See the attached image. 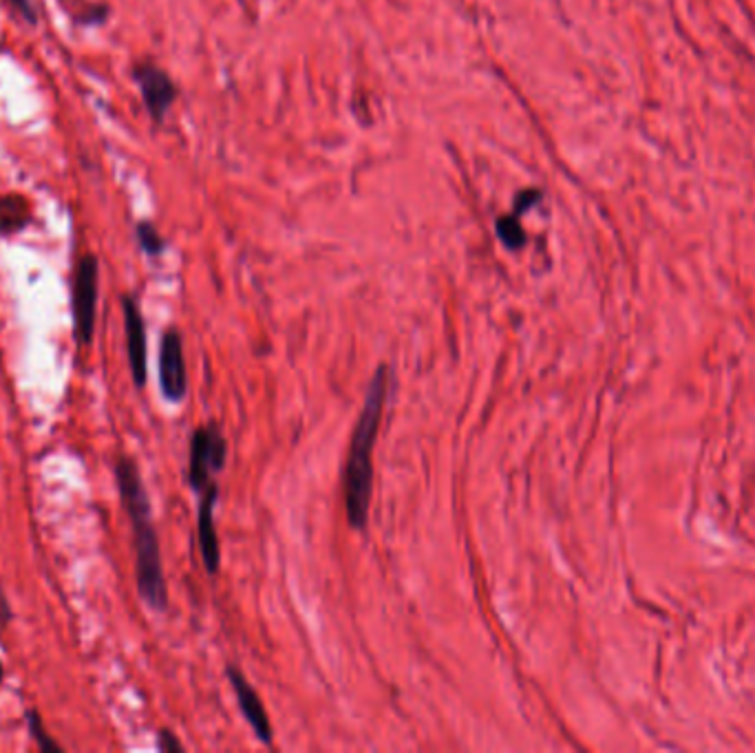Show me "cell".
<instances>
[{
    "instance_id": "obj_1",
    "label": "cell",
    "mask_w": 755,
    "mask_h": 753,
    "mask_svg": "<svg viewBox=\"0 0 755 753\" xmlns=\"http://www.w3.org/2000/svg\"><path fill=\"white\" fill-rule=\"evenodd\" d=\"M116 482H118L120 498L133 528L135 575H137L140 597L153 610L164 612L168 608V588H166V577L161 566L159 537L153 524L151 498L146 493L140 468L133 457H127V455L118 457Z\"/></svg>"
},
{
    "instance_id": "obj_13",
    "label": "cell",
    "mask_w": 755,
    "mask_h": 753,
    "mask_svg": "<svg viewBox=\"0 0 755 753\" xmlns=\"http://www.w3.org/2000/svg\"><path fill=\"white\" fill-rule=\"evenodd\" d=\"M135 235H137L140 248L148 256H159L166 250V241L161 239V235L157 232V228L151 222H140L135 228Z\"/></svg>"
},
{
    "instance_id": "obj_4",
    "label": "cell",
    "mask_w": 755,
    "mask_h": 753,
    "mask_svg": "<svg viewBox=\"0 0 755 753\" xmlns=\"http://www.w3.org/2000/svg\"><path fill=\"white\" fill-rule=\"evenodd\" d=\"M228 444L217 427H200L191 442V464H188V485L193 491H204L213 476L226 466Z\"/></svg>"
},
{
    "instance_id": "obj_6",
    "label": "cell",
    "mask_w": 755,
    "mask_h": 753,
    "mask_svg": "<svg viewBox=\"0 0 755 753\" xmlns=\"http://www.w3.org/2000/svg\"><path fill=\"white\" fill-rule=\"evenodd\" d=\"M159 390L168 403H181L188 394V371L183 360V343L177 330L161 336L159 347Z\"/></svg>"
},
{
    "instance_id": "obj_7",
    "label": "cell",
    "mask_w": 755,
    "mask_h": 753,
    "mask_svg": "<svg viewBox=\"0 0 755 753\" xmlns=\"http://www.w3.org/2000/svg\"><path fill=\"white\" fill-rule=\"evenodd\" d=\"M122 312H124L127 354H129L133 383L137 390H142L148 379V349H146V325H144V316L140 312L135 297L131 295L122 297Z\"/></svg>"
},
{
    "instance_id": "obj_11",
    "label": "cell",
    "mask_w": 755,
    "mask_h": 753,
    "mask_svg": "<svg viewBox=\"0 0 755 753\" xmlns=\"http://www.w3.org/2000/svg\"><path fill=\"white\" fill-rule=\"evenodd\" d=\"M495 232H498L500 241L504 243V248H508L513 252L522 250L528 243V235H526V230L522 226V217L515 215L513 211L508 215H504V217H498Z\"/></svg>"
},
{
    "instance_id": "obj_5",
    "label": "cell",
    "mask_w": 755,
    "mask_h": 753,
    "mask_svg": "<svg viewBox=\"0 0 755 753\" xmlns=\"http://www.w3.org/2000/svg\"><path fill=\"white\" fill-rule=\"evenodd\" d=\"M133 77L140 86L144 107L148 111V116L153 118L155 124H161L164 118L168 116L170 107L175 105L179 91L177 84L172 82V77L157 64L153 62H140L133 69Z\"/></svg>"
},
{
    "instance_id": "obj_10",
    "label": "cell",
    "mask_w": 755,
    "mask_h": 753,
    "mask_svg": "<svg viewBox=\"0 0 755 753\" xmlns=\"http://www.w3.org/2000/svg\"><path fill=\"white\" fill-rule=\"evenodd\" d=\"M32 224V206L19 195H0V237H14Z\"/></svg>"
},
{
    "instance_id": "obj_8",
    "label": "cell",
    "mask_w": 755,
    "mask_h": 753,
    "mask_svg": "<svg viewBox=\"0 0 755 753\" xmlns=\"http://www.w3.org/2000/svg\"><path fill=\"white\" fill-rule=\"evenodd\" d=\"M219 498V487L211 482L202 491V502H200V515H197V535H200V550L204 566L208 575H217L221 569V550H219V535L215 526V504Z\"/></svg>"
},
{
    "instance_id": "obj_14",
    "label": "cell",
    "mask_w": 755,
    "mask_h": 753,
    "mask_svg": "<svg viewBox=\"0 0 755 753\" xmlns=\"http://www.w3.org/2000/svg\"><path fill=\"white\" fill-rule=\"evenodd\" d=\"M541 195H543V193L539 191V188H524V191L517 193V198H515L513 213L519 215V217H524L530 208H535V206L541 202Z\"/></svg>"
},
{
    "instance_id": "obj_3",
    "label": "cell",
    "mask_w": 755,
    "mask_h": 753,
    "mask_svg": "<svg viewBox=\"0 0 755 753\" xmlns=\"http://www.w3.org/2000/svg\"><path fill=\"white\" fill-rule=\"evenodd\" d=\"M98 295H100V263L96 254H84L77 261L73 286H71V312L75 325V338L82 345H91L96 332L98 316Z\"/></svg>"
},
{
    "instance_id": "obj_17",
    "label": "cell",
    "mask_w": 755,
    "mask_h": 753,
    "mask_svg": "<svg viewBox=\"0 0 755 753\" xmlns=\"http://www.w3.org/2000/svg\"><path fill=\"white\" fill-rule=\"evenodd\" d=\"M10 3H12L29 23H36V14H34V10H32V5H29V0H10Z\"/></svg>"
},
{
    "instance_id": "obj_18",
    "label": "cell",
    "mask_w": 755,
    "mask_h": 753,
    "mask_svg": "<svg viewBox=\"0 0 755 753\" xmlns=\"http://www.w3.org/2000/svg\"><path fill=\"white\" fill-rule=\"evenodd\" d=\"M3 677H5V672H3V664H0V683H3Z\"/></svg>"
},
{
    "instance_id": "obj_9",
    "label": "cell",
    "mask_w": 755,
    "mask_h": 753,
    "mask_svg": "<svg viewBox=\"0 0 755 753\" xmlns=\"http://www.w3.org/2000/svg\"><path fill=\"white\" fill-rule=\"evenodd\" d=\"M228 679L232 683V690L237 694V703H239L248 725L252 727L254 736L263 744H272V725L267 720V714H265V707H263L259 694L254 692V688L245 681V677L235 666L228 668Z\"/></svg>"
},
{
    "instance_id": "obj_2",
    "label": "cell",
    "mask_w": 755,
    "mask_h": 753,
    "mask_svg": "<svg viewBox=\"0 0 755 753\" xmlns=\"http://www.w3.org/2000/svg\"><path fill=\"white\" fill-rule=\"evenodd\" d=\"M390 392V367L381 364L375 369L369 383L362 411L358 416L353 438L349 444V455L343 474V498L345 515L353 530H364L369 519L371 489H373V446L378 440V429L383 422V411Z\"/></svg>"
},
{
    "instance_id": "obj_12",
    "label": "cell",
    "mask_w": 755,
    "mask_h": 753,
    "mask_svg": "<svg viewBox=\"0 0 755 753\" xmlns=\"http://www.w3.org/2000/svg\"><path fill=\"white\" fill-rule=\"evenodd\" d=\"M27 727L32 731V738L36 740L38 749L45 751V753H62V746L45 731V725H43V718L36 709H27Z\"/></svg>"
},
{
    "instance_id": "obj_16",
    "label": "cell",
    "mask_w": 755,
    "mask_h": 753,
    "mask_svg": "<svg viewBox=\"0 0 755 753\" xmlns=\"http://www.w3.org/2000/svg\"><path fill=\"white\" fill-rule=\"evenodd\" d=\"M157 746H159V751H166V753H179V751H183V744L177 740V736H172L170 731H159V742H157Z\"/></svg>"
},
{
    "instance_id": "obj_15",
    "label": "cell",
    "mask_w": 755,
    "mask_h": 753,
    "mask_svg": "<svg viewBox=\"0 0 755 753\" xmlns=\"http://www.w3.org/2000/svg\"><path fill=\"white\" fill-rule=\"evenodd\" d=\"M12 621H14V610L10 606V599L3 590V586H0V632H3Z\"/></svg>"
}]
</instances>
